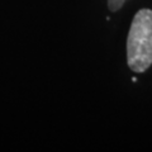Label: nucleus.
Returning a JSON list of instances; mask_svg holds the SVG:
<instances>
[{
	"label": "nucleus",
	"mask_w": 152,
	"mask_h": 152,
	"mask_svg": "<svg viewBox=\"0 0 152 152\" xmlns=\"http://www.w3.org/2000/svg\"><path fill=\"white\" fill-rule=\"evenodd\" d=\"M123 3L124 0H109L108 1V7H109V10L112 12H117L123 7Z\"/></svg>",
	"instance_id": "f03ea898"
},
{
	"label": "nucleus",
	"mask_w": 152,
	"mask_h": 152,
	"mask_svg": "<svg viewBox=\"0 0 152 152\" xmlns=\"http://www.w3.org/2000/svg\"><path fill=\"white\" fill-rule=\"evenodd\" d=\"M128 66L143 72L152 65V10L142 9L133 19L127 41Z\"/></svg>",
	"instance_id": "f257e3e1"
}]
</instances>
